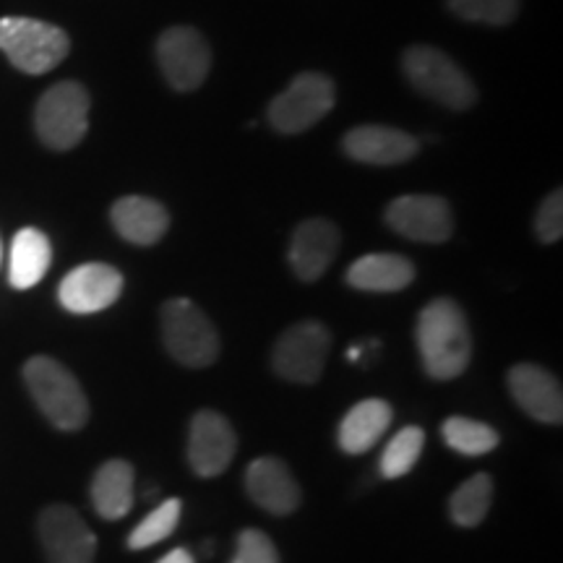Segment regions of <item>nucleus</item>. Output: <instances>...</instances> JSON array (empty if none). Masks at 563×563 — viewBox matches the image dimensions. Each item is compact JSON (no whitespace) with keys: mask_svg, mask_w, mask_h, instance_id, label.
Segmentation results:
<instances>
[{"mask_svg":"<svg viewBox=\"0 0 563 563\" xmlns=\"http://www.w3.org/2000/svg\"><path fill=\"white\" fill-rule=\"evenodd\" d=\"M53 262V249L45 232L37 228H24L16 232L11 243L9 282L13 290H30L45 277Z\"/></svg>","mask_w":563,"mask_h":563,"instance_id":"nucleus-21","label":"nucleus"},{"mask_svg":"<svg viewBox=\"0 0 563 563\" xmlns=\"http://www.w3.org/2000/svg\"><path fill=\"white\" fill-rule=\"evenodd\" d=\"M159 323L165 347L178 363L188 368H207L220 357V334L191 300H167L162 306Z\"/></svg>","mask_w":563,"mask_h":563,"instance_id":"nucleus-6","label":"nucleus"},{"mask_svg":"<svg viewBox=\"0 0 563 563\" xmlns=\"http://www.w3.org/2000/svg\"><path fill=\"white\" fill-rule=\"evenodd\" d=\"M418 350L422 368L435 382H452L467 371L473 357L467 316L454 300L428 302L418 319Z\"/></svg>","mask_w":563,"mask_h":563,"instance_id":"nucleus-1","label":"nucleus"},{"mask_svg":"<svg viewBox=\"0 0 563 563\" xmlns=\"http://www.w3.org/2000/svg\"><path fill=\"white\" fill-rule=\"evenodd\" d=\"M422 446H426V433L418 426H407L394 435L382 454V473L386 481H397L410 473L420 460Z\"/></svg>","mask_w":563,"mask_h":563,"instance_id":"nucleus-25","label":"nucleus"},{"mask_svg":"<svg viewBox=\"0 0 563 563\" xmlns=\"http://www.w3.org/2000/svg\"><path fill=\"white\" fill-rule=\"evenodd\" d=\"M91 504L108 522L123 519L133 509V467L125 460H110L91 481Z\"/></svg>","mask_w":563,"mask_h":563,"instance_id":"nucleus-22","label":"nucleus"},{"mask_svg":"<svg viewBox=\"0 0 563 563\" xmlns=\"http://www.w3.org/2000/svg\"><path fill=\"white\" fill-rule=\"evenodd\" d=\"M157 63L167 84L178 91H194L207 81L211 51L191 26H170L157 40Z\"/></svg>","mask_w":563,"mask_h":563,"instance_id":"nucleus-9","label":"nucleus"},{"mask_svg":"<svg viewBox=\"0 0 563 563\" xmlns=\"http://www.w3.org/2000/svg\"><path fill=\"white\" fill-rule=\"evenodd\" d=\"M123 274L108 264H84L60 282L58 300L68 313H100L121 298Z\"/></svg>","mask_w":563,"mask_h":563,"instance_id":"nucleus-13","label":"nucleus"},{"mask_svg":"<svg viewBox=\"0 0 563 563\" xmlns=\"http://www.w3.org/2000/svg\"><path fill=\"white\" fill-rule=\"evenodd\" d=\"M112 228L133 245H154L170 228V214L159 201L146 196H123L110 209Z\"/></svg>","mask_w":563,"mask_h":563,"instance_id":"nucleus-18","label":"nucleus"},{"mask_svg":"<svg viewBox=\"0 0 563 563\" xmlns=\"http://www.w3.org/2000/svg\"><path fill=\"white\" fill-rule=\"evenodd\" d=\"M89 91L79 81H58L40 97L34 129L47 150L68 152L89 131Z\"/></svg>","mask_w":563,"mask_h":563,"instance_id":"nucleus-5","label":"nucleus"},{"mask_svg":"<svg viewBox=\"0 0 563 563\" xmlns=\"http://www.w3.org/2000/svg\"><path fill=\"white\" fill-rule=\"evenodd\" d=\"M506 384H509L511 397L530 418L548 422V426H559L563 420V391L553 373L540 365L522 363L509 371Z\"/></svg>","mask_w":563,"mask_h":563,"instance_id":"nucleus-15","label":"nucleus"},{"mask_svg":"<svg viewBox=\"0 0 563 563\" xmlns=\"http://www.w3.org/2000/svg\"><path fill=\"white\" fill-rule=\"evenodd\" d=\"M245 490L253 504L269 514H290L300 504V485L295 481L290 467L274 456L253 460L245 470Z\"/></svg>","mask_w":563,"mask_h":563,"instance_id":"nucleus-16","label":"nucleus"},{"mask_svg":"<svg viewBox=\"0 0 563 563\" xmlns=\"http://www.w3.org/2000/svg\"><path fill=\"white\" fill-rule=\"evenodd\" d=\"M334 81L323 74L295 76L290 87L277 95L266 110L274 131L302 133L316 125L334 108Z\"/></svg>","mask_w":563,"mask_h":563,"instance_id":"nucleus-7","label":"nucleus"},{"mask_svg":"<svg viewBox=\"0 0 563 563\" xmlns=\"http://www.w3.org/2000/svg\"><path fill=\"white\" fill-rule=\"evenodd\" d=\"M344 279L363 292H399L415 279V264L397 253H368L350 266Z\"/></svg>","mask_w":563,"mask_h":563,"instance_id":"nucleus-19","label":"nucleus"},{"mask_svg":"<svg viewBox=\"0 0 563 563\" xmlns=\"http://www.w3.org/2000/svg\"><path fill=\"white\" fill-rule=\"evenodd\" d=\"M157 563H196L194 555L186 551V548H175V551H170L165 555V559H159Z\"/></svg>","mask_w":563,"mask_h":563,"instance_id":"nucleus-30","label":"nucleus"},{"mask_svg":"<svg viewBox=\"0 0 563 563\" xmlns=\"http://www.w3.org/2000/svg\"><path fill=\"white\" fill-rule=\"evenodd\" d=\"M449 9L464 21L504 26L519 13V0H446Z\"/></svg>","mask_w":563,"mask_h":563,"instance_id":"nucleus-27","label":"nucleus"},{"mask_svg":"<svg viewBox=\"0 0 563 563\" xmlns=\"http://www.w3.org/2000/svg\"><path fill=\"white\" fill-rule=\"evenodd\" d=\"M0 51L24 74L40 76L58 68L70 53V40L60 26L30 16L0 19Z\"/></svg>","mask_w":563,"mask_h":563,"instance_id":"nucleus-3","label":"nucleus"},{"mask_svg":"<svg viewBox=\"0 0 563 563\" xmlns=\"http://www.w3.org/2000/svg\"><path fill=\"white\" fill-rule=\"evenodd\" d=\"M329 350H332V334L323 323H295L274 344V373L292 384H316L327 365Z\"/></svg>","mask_w":563,"mask_h":563,"instance_id":"nucleus-8","label":"nucleus"},{"mask_svg":"<svg viewBox=\"0 0 563 563\" xmlns=\"http://www.w3.org/2000/svg\"><path fill=\"white\" fill-rule=\"evenodd\" d=\"M180 511H183V504L178 498H167V501H162L157 509H154L150 517H144V522L129 534L131 551H144V548H152L162 543L165 538H170L175 527L180 522Z\"/></svg>","mask_w":563,"mask_h":563,"instance_id":"nucleus-26","label":"nucleus"},{"mask_svg":"<svg viewBox=\"0 0 563 563\" xmlns=\"http://www.w3.org/2000/svg\"><path fill=\"white\" fill-rule=\"evenodd\" d=\"M0 264H3V241H0Z\"/></svg>","mask_w":563,"mask_h":563,"instance_id":"nucleus-31","label":"nucleus"},{"mask_svg":"<svg viewBox=\"0 0 563 563\" xmlns=\"http://www.w3.org/2000/svg\"><path fill=\"white\" fill-rule=\"evenodd\" d=\"M232 563H279V553L269 534L262 530H243Z\"/></svg>","mask_w":563,"mask_h":563,"instance_id":"nucleus-28","label":"nucleus"},{"mask_svg":"<svg viewBox=\"0 0 563 563\" xmlns=\"http://www.w3.org/2000/svg\"><path fill=\"white\" fill-rule=\"evenodd\" d=\"M386 224L415 243H443L452 238L454 217L441 196H402L386 207Z\"/></svg>","mask_w":563,"mask_h":563,"instance_id":"nucleus-11","label":"nucleus"},{"mask_svg":"<svg viewBox=\"0 0 563 563\" xmlns=\"http://www.w3.org/2000/svg\"><path fill=\"white\" fill-rule=\"evenodd\" d=\"M238 452V435L230 420L220 412L201 410L191 420L188 462L199 477H217L230 467Z\"/></svg>","mask_w":563,"mask_h":563,"instance_id":"nucleus-12","label":"nucleus"},{"mask_svg":"<svg viewBox=\"0 0 563 563\" xmlns=\"http://www.w3.org/2000/svg\"><path fill=\"white\" fill-rule=\"evenodd\" d=\"M340 251V230L327 220H308L298 224L290 243V266L295 277L316 282L334 262Z\"/></svg>","mask_w":563,"mask_h":563,"instance_id":"nucleus-17","label":"nucleus"},{"mask_svg":"<svg viewBox=\"0 0 563 563\" xmlns=\"http://www.w3.org/2000/svg\"><path fill=\"white\" fill-rule=\"evenodd\" d=\"M342 150L350 159L363 165L391 167L412 159L420 152V141L389 125H357L344 133Z\"/></svg>","mask_w":563,"mask_h":563,"instance_id":"nucleus-14","label":"nucleus"},{"mask_svg":"<svg viewBox=\"0 0 563 563\" xmlns=\"http://www.w3.org/2000/svg\"><path fill=\"white\" fill-rule=\"evenodd\" d=\"M40 540L47 563H91L97 553V538L81 514L70 506L55 504L40 514Z\"/></svg>","mask_w":563,"mask_h":563,"instance_id":"nucleus-10","label":"nucleus"},{"mask_svg":"<svg viewBox=\"0 0 563 563\" xmlns=\"http://www.w3.org/2000/svg\"><path fill=\"white\" fill-rule=\"evenodd\" d=\"M534 230L543 243H555L563 235V194L553 191L534 217Z\"/></svg>","mask_w":563,"mask_h":563,"instance_id":"nucleus-29","label":"nucleus"},{"mask_svg":"<svg viewBox=\"0 0 563 563\" xmlns=\"http://www.w3.org/2000/svg\"><path fill=\"white\" fill-rule=\"evenodd\" d=\"M490 501L493 477L477 473L454 490L452 501H449V511H452V519L460 527H477L485 519V514H488Z\"/></svg>","mask_w":563,"mask_h":563,"instance_id":"nucleus-24","label":"nucleus"},{"mask_svg":"<svg viewBox=\"0 0 563 563\" xmlns=\"http://www.w3.org/2000/svg\"><path fill=\"white\" fill-rule=\"evenodd\" d=\"M24 382L42 415L60 431H79L89 420L87 394L66 365L47 355H34L24 365Z\"/></svg>","mask_w":563,"mask_h":563,"instance_id":"nucleus-2","label":"nucleus"},{"mask_svg":"<svg viewBox=\"0 0 563 563\" xmlns=\"http://www.w3.org/2000/svg\"><path fill=\"white\" fill-rule=\"evenodd\" d=\"M402 68L407 81L428 100L452 110H467L477 100V91L470 76L449 58L446 53L431 45H412L402 55Z\"/></svg>","mask_w":563,"mask_h":563,"instance_id":"nucleus-4","label":"nucleus"},{"mask_svg":"<svg viewBox=\"0 0 563 563\" xmlns=\"http://www.w3.org/2000/svg\"><path fill=\"white\" fill-rule=\"evenodd\" d=\"M391 407L384 399H363L340 422V446L347 454H365L389 431Z\"/></svg>","mask_w":563,"mask_h":563,"instance_id":"nucleus-20","label":"nucleus"},{"mask_svg":"<svg viewBox=\"0 0 563 563\" xmlns=\"http://www.w3.org/2000/svg\"><path fill=\"white\" fill-rule=\"evenodd\" d=\"M441 435L449 449H454L456 454L464 456L490 454L498 446V441H501L490 426L473 418H462V415H454V418L443 422Z\"/></svg>","mask_w":563,"mask_h":563,"instance_id":"nucleus-23","label":"nucleus"}]
</instances>
